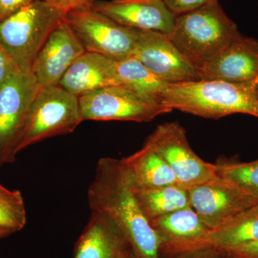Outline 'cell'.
<instances>
[{"mask_svg": "<svg viewBox=\"0 0 258 258\" xmlns=\"http://www.w3.org/2000/svg\"><path fill=\"white\" fill-rule=\"evenodd\" d=\"M87 195L91 211L114 222L139 257L158 258L160 241L139 208L121 159L103 157L98 161Z\"/></svg>", "mask_w": 258, "mask_h": 258, "instance_id": "1", "label": "cell"}, {"mask_svg": "<svg viewBox=\"0 0 258 258\" xmlns=\"http://www.w3.org/2000/svg\"><path fill=\"white\" fill-rule=\"evenodd\" d=\"M257 79L248 82L204 80L168 84L161 104L211 119L235 113L258 118Z\"/></svg>", "mask_w": 258, "mask_h": 258, "instance_id": "2", "label": "cell"}, {"mask_svg": "<svg viewBox=\"0 0 258 258\" xmlns=\"http://www.w3.org/2000/svg\"><path fill=\"white\" fill-rule=\"evenodd\" d=\"M237 25L218 0L176 16L169 35L180 51L199 69L240 36Z\"/></svg>", "mask_w": 258, "mask_h": 258, "instance_id": "3", "label": "cell"}, {"mask_svg": "<svg viewBox=\"0 0 258 258\" xmlns=\"http://www.w3.org/2000/svg\"><path fill=\"white\" fill-rule=\"evenodd\" d=\"M66 12L43 0H35L0 20V45L18 69L32 64Z\"/></svg>", "mask_w": 258, "mask_h": 258, "instance_id": "4", "label": "cell"}, {"mask_svg": "<svg viewBox=\"0 0 258 258\" xmlns=\"http://www.w3.org/2000/svg\"><path fill=\"white\" fill-rule=\"evenodd\" d=\"M82 121L79 97L60 86L40 88L30 107L19 152L45 139L73 133Z\"/></svg>", "mask_w": 258, "mask_h": 258, "instance_id": "5", "label": "cell"}, {"mask_svg": "<svg viewBox=\"0 0 258 258\" xmlns=\"http://www.w3.org/2000/svg\"><path fill=\"white\" fill-rule=\"evenodd\" d=\"M40 86L18 69L0 86V168L16 161L29 112Z\"/></svg>", "mask_w": 258, "mask_h": 258, "instance_id": "6", "label": "cell"}, {"mask_svg": "<svg viewBox=\"0 0 258 258\" xmlns=\"http://www.w3.org/2000/svg\"><path fill=\"white\" fill-rule=\"evenodd\" d=\"M64 20L86 52L116 60L132 56L141 31L120 25L91 8L68 12Z\"/></svg>", "mask_w": 258, "mask_h": 258, "instance_id": "7", "label": "cell"}, {"mask_svg": "<svg viewBox=\"0 0 258 258\" xmlns=\"http://www.w3.org/2000/svg\"><path fill=\"white\" fill-rule=\"evenodd\" d=\"M145 144L160 156L185 189L218 177L215 164L204 161L194 152L179 122L158 125Z\"/></svg>", "mask_w": 258, "mask_h": 258, "instance_id": "8", "label": "cell"}, {"mask_svg": "<svg viewBox=\"0 0 258 258\" xmlns=\"http://www.w3.org/2000/svg\"><path fill=\"white\" fill-rule=\"evenodd\" d=\"M83 120L152 121L171 110L125 86H113L79 96Z\"/></svg>", "mask_w": 258, "mask_h": 258, "instance_id": "9", "label": "cell"}, {"mask_svg": "<svg viewBox=\"0 0 258 258\" xmlns=\"http://www.w3.org/2000/svg\"><path fill=\"white\" fill-rule=\"evenodd\" d=\"M188 191L190 206L211 230L221 228L257 205L248 195L220 176Z\"/></svg>", "mask_w": 258, "mask_h": 258, "instance_id": "10", "label": "cell"}, {"mask_svg": "<svg viewBox=\"0 0 258 258\" xmlns=\"http://www.w3.org/2000/svg\"><path fill=\"white\" fill-rule=\"evenodd\" d=\"M132 56L168 84L200 80V69L171 41L169 35L142 31Z\"/></svg>", "mask_w": 258, "mask_h": 258, "instance_id": "11", "label": "cell"}, {"mask_svg": "<svg viewBox=\"0 0 258 258\" xmlns=\"http://www.w3.org/2000/svg\"><path fill=\"white\" fill-rule=\"evenodd\" d=\"M86 52L79 39L64 20L51 33L30 71L40 87L58 86L71 64Z\"/></svg>", "mask_w": 258, "mask_h": 258, "instance_id": "12", "label": "cell"}, {"mask_svg": "<svg viewBox=\"0 0 258 258\" xmlns=\"http://www.w3.org/2000/svg\"><path fill=\"white\" fill-rule=\"evenodd\" d=\"M128 28L169 35L176 16L162 0H100L91 7Z\"/></svg>", "mask_w": 258, "mask_h": 258, "instance_id": "13", "label": "cell"}, {"mask_svg": "<svg viewBox=\"0 0 258 258\" xmlns=\"http://www.w3.org/2000/svg\"><path fill=\"white\" fill-rule=\"evenodd\" d=\"M200 79L248 82L258 78V41L241 35L200 69Z\"/></svg>", "mask_w": 258, "mask_h": 258, "instance_id": "14", "label": "cell"}, {"mask_svg": "<svg viewBox=\"0 0 258 258\" xmlns=\"http://www.w3.org/2000/svg\"><path fill=\"white\" fill-rule=\"evenodd\" d=\"M58 86L78 97L108 86H120L116 60L86 52L71 64Z\"/></svg>", "mask_w": 258, "mask_h": 258, "instance_id": "15", "label": "cell"}, {"mask_svg": "<svg viewBox=\"0 0 258 258\" xmlns=\"http://www.w3.org/2000/svg\"><path fill=\"white\" fill-rule=\"evenodd\" d=\"M128 244L114 222L103 214L91 211L75 244L73 258H118Z\"/></svg>", "mask_w": 258, "mask_h": 258, "instance_id": "16", "label": "cell"}, {"mask_svg": "<svg viewBox=\"0 0 258 258\" xmlns=\"http://www.w3.org/2000/svg\"><path fill=\"white\" fill-rule=\"evenodd\" d=\"M161 244L198 242L211 231L191 206L180 209L149 222Z\"/></svg>", "mask_w": 258, "mask_h": 258, "instance_id": "17", "label": "cell"}, {"mask_svg": "<svg viewBox=\"0 0 258 258\" xmlns=\"http://www.w3.org/2000/svg\"><path fill=\"white\" fill-rule=\"evenodd\" d=\"M121 161L135 186L159 187L179 185L170 168L147 144H144L138 152L123 158Z\"/></svg>", "mask_w": 258, "mask_h": 258, "instance_id": "18", "label": "cell"}, {"mask_svg": "<svg viewBox=\"0 0 258 258\" xmlns=\"http://www.w3.org/2000/svg\"><path fill=\"white\" fill-rule=\"evenodd\" d=\"M132 189L139 208L149 222L190 206L189 191L179 185L142 187L132 184Z\"/></svg>", "mask_w": 258, "mask_h": 258, "instance_id": "19", "label": "cell"}, {"mask_svg": "<svg viewBox=\"0 0 258 258\" xmlns=\"http://www.w3.org/2000/svg\"><path fill=\"white\" fill-rule=\"evenodd\" d=\"M257 241L258 206L256 205L242 212L232 222L221 228L210 231L198 242H204L220 248L229 249Z\"/></svg>", "mask_w": 258, "mask_h": 258, "instance_id": "20", "label": "cell"}, {"mask_svg": "<svg viewBox=\"0 0 258 258\" xmlns=\"http://www.w3.org/2000/svg\"><path fill=\"white\" fill-rule=\"evenodd\" d=\"M116 73L120 86H127L161 104V98L168 83L159 79L133 56L116 60Z\"/></svg>", "mask_w": 258, "mask_h": 258, "instance_id": "21", "label": "cell"}, {"mask_svg": "<svg viewBox=\"0 0 258 258\" xmlns=\"http://www.w3.org/2000/svg\"><path fill=\"white\" fill-rule=\"evenodd\" d=\"M215 165L217 176L240 188L258 205V160L240 162L223 157Z\"/></svg>", "mask_w": 258, "mask_h": 258, "instance_id": "22", "label": "cell"}, {"mask_svg": "<svg viewBox=\"0 0 258 258\" xmlns=\"http://www.w3.org/2000/svg\"><path fill=\"white\" fill-rule=\"evenodd\" d=\"M26 224V208L21 191L8 189L0 183V228L15 233Z\"/></svg>", "mask_w": 258, "mask_h": 258, "instance_id": "23", "label": "cell"}, {"mask_svg": "<svg viewBox=\"0 0 258 258\" xmlns=\"http://www.w3.org/2000/svg\"><path fill=\"white\" fill-rule=\"evenodd\" d=\"M158 258H233L225 249L204 242L161 244Z\"/></svg>", "mask_w": 258, "mask_h": 258, "instance_id": "24", "label": "cell"}, {"mask_svg": "<svg viewBox=\"0 0 258 258\" xmlns=\"http://www.w3.org/2000/svg\"><path fill=\"white\" fill-rule=\"evenodd\" d=\"M175 16L184 14L191 10L200 8L214 0H162Z\"/></svg>", "mask_w": 258, "mask_h": 258, "instance_id": "25", "label": "cell"}, {"mask_svg": "<svg viewBox=\"0 0 258 258\" xmlns=\"http://www.w3.org/2000/svg\"><path fill=\"white\" fill-rule=\"evenodd\" d=\"M43 1L68 13L71 10L79 9V8H91L94 3L100 0H43Z\"/></svg>", "mask_w": 258, "mask_h": 258, "instance_id": "26", "label": "cell"}, {"mask_svg": "<svg viewBox=\"0 0 258 258\" xmlns=\"http://www.w3.org/2000/svg\"><path fill=\"white\" fill-rule=\"evenodd\" d=\"M18 69V66L0 45V86Z\"/></svg>", "mask_w": 258, "mask_h": 258, "instance_id": "27", "label": "cell"}, {"mask_svg": "<svg viewBox=\"0 0 258 258\" xmlns=\"http://www.w3.org/2000/svg\"><path fill=\"white\" fill-rule=\"evenodd\" d=\"M227 250L233 258H258V241Z\"/></svg>", "mask_w": 258, "mask_h": 258, "instance_id": "28", "label": "cell"}, {"mask_svg": "<svg viewBox=\"0 0 258 258\" xmlns=\"http://www.w3.org/2000/svg\"><path fill=\"white\" fill-rule=\"evenodd\" d=\"M35 0H0V20Z\"/></svg>", "mask_w": 258, "mask_h": 258, "instance_id": "29", "label": "cell"}, {"mask_svg": "<svg viewBox=\"0 0 258 258\" xmlns=\"http://www.w3.org/2000/svg\"><path fill=\"white\" fill-rule=\"evenodd\" d=\"M118 258H141L129 244L122 251Z\"/></svg>", "mask_w": 258, "mask_h": 258, "instance_id": "30", "label": "cell"}, {"mask_svg": "<svg viewBox=\"0 0 258 258\" xmlns=\"http://www.w3.org/2000/svg\"><path fill=\"white\" fill-rule=\"evenodd\" d=\"M12 234H13V232H10V231L8 230H5V229L0 228V240L3 238H5V237H8V236L11 235Z\"/></svg>", "mask_w": 258, "mask_h": 258, "instance_id": "31", "label": "cell"}, {"mask_svg": "<svg viewBox=\"0 0 258 258\" xmlns=\"http://www.w3.org/2000/svg\"><path fill=\"white\" fill-rule=\"evenodd\" d=\"M256 93H257V100H258V83L257 85V88H256Z\"/></svg>", "mask_w": 258, "mask_h": 258, "instance_id": "32", "label": "cell"}, {"mask_svg": "<svg viewBox=\"0 0 258 258\" xmlns=\"http://www.w3.org/2000/svg\"><path fill=\"white\" fill-rule=\"evenodd\" d=\"M257 206H258V205H257Z\"/></svg>", "mask_w": 258, "mask_h": 258, "instance_id": "33", "label": "cell"}]
</instances>
